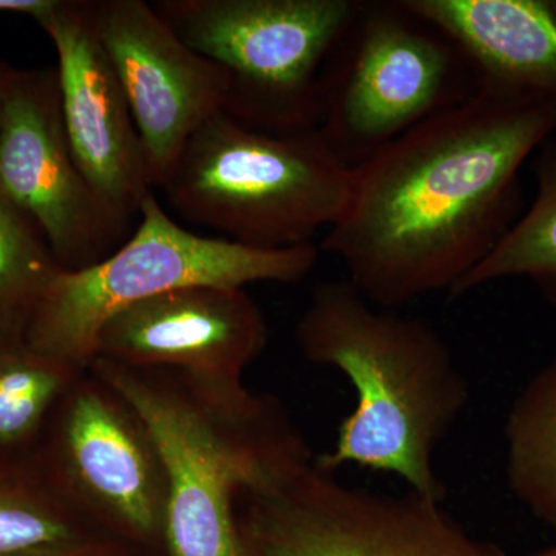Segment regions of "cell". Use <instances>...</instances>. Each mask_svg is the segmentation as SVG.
Returning <instances> with one entry per match:
<instances>
[{
	"instance_id": "obj_1",
	"label": "cell",
	"mask_w": 556,
	"mask_h": 556,
	"mask_svg": "<svg viewBox=\"0 0 556 556\" xmlns=\"http://www.w3.org/2000/svg\"><path fill=\"white\" fill-rule=\"evenodd\" d=\"M556 130V101L478 86L353 167L320 251L379 308L453 291L521 211L519 172Z\"/></svg>"
},
{
	"instance_id": "obj_2",
	"label": "cell",
	"mask_w": 556,
	"mask_h": 556,
	"mask_svg": "<svg viewBox=\"0 0 556 556\" xmlns=\"http://www.w3.org/2000/svg\"><path fill=\"white\" fill-rule=\"evenodd\" d=\"M294 338L306 361L339 369L356 393L334 447L314 456L317 466L387 471L409 492L444 503L434 455L467 408L470 387L437 329L331 280L314 288Z\"/></svg>"
},
{
	"instance_id": "obj_3",
	"label": "cell",
	"mask_w": 556,
	"mask_h": 556,
	"mask_svg": "<svg viewBox=\"0 0 556 556\" xmlns=\"http://www.w3.org/2000/svg\"><path fill=\"white\" fill-rule=\"evenodd\" d=\"M91 372L137 409L169 484L166 556H243L236 501L314 455L277 397L243 382L93 358Z\"/></svg>"
},
{
	"instance_id": "obj_4",
	"label": "cell",
	"mask_w": 556,
	"mask_h": 556,
	"mask_svg": "<svg viewBox=\"0 0 556 556\" xmlns=\"http://www.w3.org/2000/svg\"><path fill=\"white\" fill-rule=\"evenodd\" d=\"M353 167L320 131L273 135L226 112L189 139L164 182L166 200L193 225L257 249L309 244L350 200Z\"/></svg>"
},
{
	"instance_id": "obj_5",
	"label": "cell",
	"mask_w": 556,
	"mask_h": 556,
	"mask_svg": "<svg viewBox=\"0 0 556 556\" xmlns=\"http://www.w3.org/2000/svg\"><path fill=\"white\" fill-rule=\"evenodd\" d=\"M316 244L244 247L182 228L155 193L139 211L129 239L97 265L62 269L27 329L33 346L80 369L89 368L102 325L119 311L175 289L299 283L316 268Z\"/></svg>"
},
{
	"instance_id": "obj_6",
	"label": "cell",
	"mask_w": 556,
	"mask_h": 556,
	"mask_svg": "<svg viewBox=\"0 0 556 556\" xmlns=\"http://www.w3.org/2000/svg\"><path fill=\"white\" fill-rule=\"evenodd\" d=\"M478 89L464 54L399 2H358L320 78L317 130L356 167Z\"/></svg>"
},
{
	"instance_id": "obj_7",
	"label": "cell",
	"mask_w": 556,
	"mask_h": 556,
	"mask_svg": "<svg viewBox=\"0 0 556 556\" xmlns=\"http://www.w3.org/2000/svg\"><path fill=\"white\" fill-rule=\"evenodd\" d=\"M354 0H159L179 38L229 76L225 112L273 135L316 130L325 64Z\"/></svg>"
},
{
	"instance_id": "obj_8",
	"label": "cell",
	"mask_w": 556,
	"mask_h": 556,
	"mask_svg": "<svg viewBox=\"0 0 556 556\" xmlns=\"http://www.w3.org/2000/svg\"><path fill=\"white\" fill-rule=\"evenodd\" d=\"M233 514L243 556H508L442 503L348 485L314 457L240 493Z\"/></svg>"
},
{
	"instance_id": "obj_9",
	"label": "cell",
	"mask_w": 556,
	"mask_h": 556,
	"mask_svg": "<svg viewBox=\"0 0 556 556\" xmlns=\"http://www.w3.org/2000/svg\"><path fill=\"white\" fill-rule=\"evenodd\" d=\"M30 457L91 532L164 548L169 484L159 448L137 409L90 369L51 409Z\"/></svg>"
},
{
	"instance_id": "obj_10",
	"label": "cell",
	"mask_w": 556,
	"mask_h": 556,
	"mask_svg": "<svg viewBox=\"0 0 556 556\" xmlns=\"http://www.w3.org/2000/svg\"><path fill=\"white\" fill-rule=\"evenodd\" d=\"M0 204L33 226L58 265H97L130 236L80 169L62 118L56 67L13 68L0 126Z\"/></svg>"
},
{
	"instance_id": "obj_11",
	"label": "cell",
	"mask_w": 556,
	"mask_h": 556,
	"mask_svg": "<svg viewBox=\"0 0 556 556\" xmlns=\"http://www.w3.org/2000/svg\"><path fill=\"white\" fill-rule=\"evenodd\" d=\"M137 126L150 185L163 188L189 139L225 112L229 76L142 0H87Z\"/></svg>"
},
{
	"instance_id": "obj_12",
	"label": "cell",
	"mask_w": 556,
	"mask_h": 556,
	"mask_svg": "<svg viewBox=\"0 0 556 556\" xmlns=\"http://www.w3.org/2000/svg\"><path fill=\"white\" fill-rule=\"evenodd\" d=\"M268 338L265 314L247 289L190 287L109 318L98 332L93 358L236 383L243 382Z\"/></svg>"
},
{
	"instance_id": "obj_13",
	"label": "cell",
	"mask_w": 556,
	"mask_h": 556,
	"mask_svg": "<svg viewBox=\"0 0 556 556\" xmlns=\"http://www.w3.org/2000/svg\"><path fill=\"white\" fill-rule=\"evenodd\" d=\"M39 27L56 50L62 118L80 169L110 207L138 219L155 189L129 104L91 25L87 0H60Z\"/></svg>"
},
{
	"instance_id": "obj_14",
	"label": "cell",
	"mask_w": 556,
	"mask_h": 556,
	"mask_svg": "<svg viewBox=\"0 0 556 556\" xmlns=\"http://www.w3.org/2000/svg\"><path fill=\"white\" fill-rule=\"evenodd\" d=\"M464 54L478 86L556 101V0H402Z\"/></svg>"
},
{
	"instance_id": "obj_15",
	"label": "cell",
	"mask_w": 556,
	"mask_h": 556,
	"mask_svg": "<svg viewBox=\"0 0 556 556\" xmlns=\"http://www.w3.org/2000/svg\"><path fill=\"white\" fill-rule=\"evenodd\" d=\"M504 438L511 493L556 532V354L515 399Z\"/></svg>"
},
{
	"instance_id": "obj_16",
	"label": "cell",
	"mask_w": 556,
	"mask_h": 556,
	"mask_svg": "<svg viewBox=\"0 0 556 556\" xmlns=\"http://www.w3.org/2000/svg\"><path fill=\"white\" fill-rule=\"evenodd\" d=\"M86 369L0 331V457H30L51 409Z\"/></svg>"
},
{
	"instance_id": "obj_17",
	"label": "cell",
	"mask_w": 556,
	"mask_h": 556,
	"mask_svg": "<svg viewBox=\"0 0 556 556\" xmlns=\"http://www.w3.org/2000/svg\"><path fill=\"white\" fill-rule=\"evenodd\" d=\"M536 195L501 243L452 292L459 299L504 278H529L556 300V139L533 155Z\"/></svg>"
},
{
	"instance_id": "obj_18",
	"label": "cell",
	"mask_w": 556,
	"mask_h": 556,
	"mask_svg": "<svg viewBox=\"0 0 556 556\" xmlns=\"http://www.w3.org/2000/svg\"><path fill=\"white\" fill-rule=\"evenodd\" d=\"M100 536L58 497L31 457H0V556H38Z\"/></svg>"
},
{
	"instance_id": "obj_19",
	"label": "cell",
	"mask_w": 556,
	"mask_h": 556,
	"mask_svg": "<svg viewBox=\"0 0 556 556\" xmlns=\"http://www.w3.org/2000/svg\"><path fill=\"white\" fill-rule=\"evenodd\" d=\"M61 270L38 230L0 204V331L27 334Z\"/></svg>"
},
{
	"instance_id": "obj_20",
	"label": "cell",
	"mask_w": 556,
	"mask_h": 556,
	"mask_svg": "<svg viewBox=\"0 0 556 556\" xmlns=\"http://www.w3.org/2000/svg\"><path fill=\"white\" fill-rule=\"evenodd\" d=\"M38 556H138L135 547L105 536H90L79 543Z\"/></svg>"
},
{
	"instance_id": "obj_21",
	"label": "cell",
	"mask_w": 556,
	"mask_h": 556,
	"mask_svg": "<svg viewBox=\"0 0 556 556\" xmlns=\"http://www.w3.org/2000/svg\"><path fill=\"white\" fill-rule=\"evenodd\" d=\"M60 0H0V14H24L40 24L56 9Z\"/></svg>"
},
{
	"instance_id": "obj_22",
	"label": "cell",
	"mask_w": 556,
	"mask_h": 556,
	"mask_svg": "<svg viewBox=\"0 0 556 556\" xmlns=\"http://www.w3.org/2000/svg\"><path fill=\"white\" fill-rule=\"evenodd\" d=\"M11 65L0 61V126H2L3 110H5L7 93H9V86L11 73H13Z\"/></svg>"
},
{
	"instance_id": "obj_23",
	"label": "cell",
	"mask_w": 556,
	"mask_h": 556,
	"mask_svg": "<svg viewBox=\"0 0 556 556\" xmlns=\"http://www.w3.org/2000/svg\"><path fill=\"white\" fill-rule=\"evenodd\" d=\"M532 556H556V546L548 547V548H546V551H543V552H538V554L532 555Z\"/></svg>"
}]
</instances>
